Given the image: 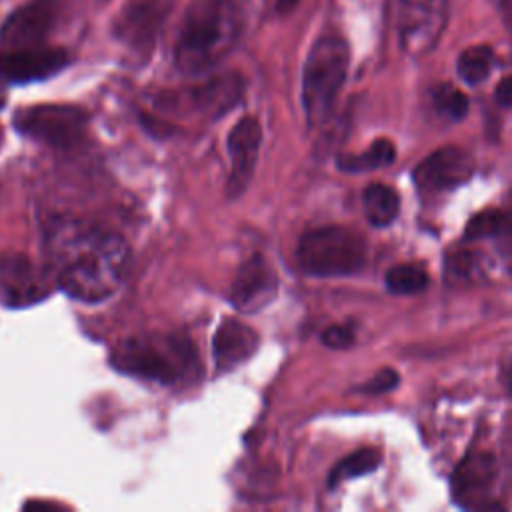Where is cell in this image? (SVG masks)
<instances>
[{"label": "cell", "instance_id": "6da1fadb", "mask_svg": "<svg viewBox=\"0 0 512 512\" xmlns=\"http://www.w3.org/2000/svg\"><path fill=\"white\" fill-rule=\"evenodd\" d=\"M44 250L52 280L82 302H102L116 294L130 268V248L122 236L78 218L54 220Z\"/></svg>", "mask_w": 512, "mask_h": 512}, {"label": "cell", "instance_id": "7a4b0ae2", "mask_svg": "<svg viewBox=\"0 0 512 512\" xmlns=\"http://www.w3.org/2000/svg\"><path fill=\"white\" fill-rule=\"evenodd\" d=\"M242 14L232 0H204L190 8L174 46V62L184 74L216 66L236 44Z\"/></svg>", "mask_w": 512, "mask_h": 512}, {"label": "cell", "instance_id": "3957f363", "mask_svg": "<svg viewBox=\"0 0 512 512\" xmlns=\"http://www.w3.org/2000/svg\"><path fill=\"white\" fill-rule=\"evenodd\" d=\"M110 362L126 376L164 386L190 382L200 372L196 348L182 334L130 336L112 348Z\"/></svg>", "mask_w": 512, "mask_h": 512}, {"label": "cell", "instance_id": "277c9868", "mask_svg": "<svg viewBox=\"0 0 512 512\" xmlns=\"http://www.w3.org/2000/svg\"><path fill=\"white\" fill-rule=\"evenodd\" d=\"M350 50L342 36L322 34L310 48L302 70V106L310 126L322 124L346 80Z\"/></svg>", "mask_w": 512, "mask_h": 512}, {"label": "cell", "instance_id": "5b68a950", "mask_svg": "<svg viewBox=\"0 0 512 512\" xmlns=\"http://www.w3.org/2000/svg\"><path fill=\"white\" fill-rule=\"evenodd\" d=\"M300 268L312 276H350L366 264V244L360 234L342 226H322L306 232L296 248Z\"/></svg>", "mask_w": 512, "mask_h": 512}, {"label": "cell", "instance_id": "8992f818", "mask_svg": "<svg viewBox=\"0 0 512 512\" xmlns=\"http://www.w3.org/2000/svg\"><path fill=\"white\" fill-rule=\"evenodd\" d=\"M386 10L402 50L412 56L436 46L448 18L446 0H386Z\"/></svg>", "mask_w": 512, "mask_h": 512}, {"label": "cell", "instance_id": "52a82bcc", "mask_svg": "<svg viewBox=\"0 0 512 512\" xmlns=\"http://www.w3.org/2000/svg\"><path fill=\"white\" fill-rule=\"evenodd\" d=\"M88 114L72 104H38L14 114V128L38 142L70 148L86 132Z\"/></svg>", "mask_w": 512, "mask_h": 512}, {"label": "cell", "instance_id": "ba28073f", "mask_svg": "<svg viewBox=\"0 0 512 512\" xmlns=\"http://www.w3.org/2000/svg\"><path fill=\"white\" fill-rule=\"evenodd\" d=\"M242 90L244 82L238 74H220L202 84L162 94L158 98V106L176 112L218 118L240 100Z\"/></svg>", "mask_w": 512, "mask_h": 512}, {"label": "cell", "instance_id": "9c48e42d", "mask_svg": "<svg viewBox=\"0 0 512 512\" xmlns=\"http://www.w3.org/2000/svg\"><path fill=\"white\" fill-rule=\"evenodd\" d=\"M498 466L496 458L488 452H470L454 468L450 478V492L462 508H498L492 502Z\"/></svg>", "mask_w": 512, "mask_h": 512}, {"label": "cell", "instance_id": "30bf717a", "mask_svg": "<svg viewBox=\"0 0 512 512\" xmlns=\"http://www.w3.org/2000/svg\"><path fill=\"white\" fill-rule=\"evenodd\" d=\"M60 10V0H30L18 6L0 26V44L8 48L40 46L52 32Z\"/></svg>", "mask_w": 512, "mask_h": 512}, {"label": "cell", "instance_id": "8fae6325", "mask_svg": "<svg viewBox=\"0 0 512 512\" xmlns=\"http://www.w3.org/2000/svg\"><path fill=\"white\" fill-rule=\"evenodd\" d=\"M70 62L66 50L28 46L10 48V52L0 54V90L10 84H26L34 80H44L60 72Z\"/></svg>", "mask_w": 512, "mask_h": 512}, {"label": "cell", "instance_id": "7c38bea8", "mask_svg": "<svg viewBox=\"0 0 512 512\" xmlns=\"http://www.w3.org/2000/svg\"><path fill=\"white\" fill-rule=\"evenodd\" d=\"M50 294V278L26 256L0 258V304L30 306Z\"/></svg>", "mask_w": 512, "mask_h": 512}, {"label": "cell", "instance_id": "4fadbf2b", "mask_svg": "<svg viewBox=\"0 0 512 512\" xmlns=\"http://www.w3.org/2000/svg\"><path fill=\"white\" fill-rule=\"evenodd\" d=\"M166 0H136L114 20V36L134 52H150L168 16Z\"/></svg>", "mask_w": 512, "mask_h": 512}, {"label": "cell", "instance_id": "5bb4252c", "mask_svg": "<svg viewBox=\"0 0 512 512\" xmlns=\"http://www.w3.org/2000/svg\"><path fill=\"white\" fill-rule=\"evenodd\" d=\"M472 172L474 160L466 150L444 146L426 156L412 170V180L422 192H444L464 184Z\"/></svg>", "mask_w": 512, "mask_h": 512}, {"label": "cell", "instance_id": "9a60e30c", "mask_svg": "<svg viewBox=\"0 0 512 512\" xmlns=\"http://www.w3.org/2000/svg\"><path fill=\"white\" fill-rule=\"evenodd\" d=\"M262 142V128L254 116L240 118L228 134L230 174L226 192L230 198H238L250 184Z\"/></svg>", "mask_w": 512, "mask_h": 512}, {"label": "cell", "instance_id": "2e32d148", "mask_svg": "<svg viewBox=\"0 0 512 512\" xmlns=\"http://www.w3.org/2000/svg\"><path fill=\"white\" fill-rule=\"evenodd\" d=\"M278 276L260 256L248 258L236 272L230 286V302L242 312H258L276 296Z\"/></svg>", "mask_w": 512, "mask_h": 512}, {"label": "cell", "instance_id": "e0dca14e", "mask_svg": "<svg viewBox=\"0 0 512 512\" xmlns=\"http://www.w3.org/2000/svg\"><path fill=\"white\" fill-rule=\"evenodd\" d=\"M258 344L260 338L254 328L236 318H224L216 328L212 340L214 366L218 368V372L232 370L238 364L246 362L256 352Z\"/></svg>", "mask_w": 512, "mask_h": 512}, {"label": "cell", "instance_id": "ac0fdd59", "mask_svg": "<svg viewBox=\"0 0 512 512\" xmlns=\"http://www.w3.org/2000/svg\"><path fill=\"white\" fill-rule=\"evenodd\" d=\"M362 202H364V212L368 222L376 228L388 226L398 216V210H400L398 194L386 184H370L364 190Z\"/></svg>", "mask_w": 512, "mask_h": 512}, {"label": "cell", "instance_id": "d6986e66", "mask_svg": "<svg viewBox=\"0 0 512 512\" xmlns=\"http://www.w3.org/2000/svg\"><path fill=\"white\" fill-rule=\"evenodd\" d=\"M396 158V148L388 138H378L368 150L360 154H346L338 158V166L344 172H366L392 164Z\"/></svg>", "mask_w": 512, "mask_h": 512}, {"label": "cell", "instance_id": "ffe728a7", "mask_svg": "<svg viewBox=\"0 0 512 512\" xmlns=\"http://www.w3.org/2000/svg\"><path fill=\"white\" fill-rule=\"evenodd\" d=\"M380 460H382V454L378 450H374V448H360V450L352 452L350 456H346L344 460H340L332 468V472L328 476V486L334 488V486H338L340 482H344L348 478H356V476L368 474V472L378 468Z\"/></svg>", "mask_w": 512, "mask_h": 512}, {"label": "cell", "instance_id": "44dd1931", "mask_svg": "<svg viewBox=\"0 0 512 512\" xmlns=\"http://www.w3.org/2000/svg\"><path fill=\"white\" fill-rule=\"evenodd\" d=\"M492 50L488 46H470L466 48L456 62V70L458 76L466 82V84H480L488 78L490 70H492Z\"/></svg>", "mask_w": 512, "mask_h": 512}, {"label": "cell", "instance_id": "7402d4cb", "mask_svg": "<svg viewBox=\"0 0 512 512\" xmlns=\"http://www.w3.org/2000/svg\"><path fill=\"white\" fill-rule=\"evenodd\" d=\"M512 224V212H504V210H484L476 216L470 218L468 226H466V240H478V238H494V236H502Z\"/></svg>", "mask_w": 512, "mask_h": 512}, {"label": "cell", "instance_id": "603a6c76", "mask_svg": "<svg viewBox=\"0 0 512 512\" xmlns=\"http://www.w3.org/2000/svg\"><path fill=\"white\" fill-rule=\"evenodd\" d=\"M384 282L392 294H416L428 286V274L416 264H398L386 272Z\"/></svg>", "mask_w": 512, "mask_h": 512}, {"label": "cell", "instance_id": "cb8c5ba5", "mask_svg": "<svg viewBox=\"0 0 512 512\" xmlns=\"http://www.w3.org/2000/svg\"><path fill=\"white\" fill-rule=\"evenodd\" d=\"M446 280L452 284H470L480 278L482 262L478 254L468 250H458L446 256Z\"/></svg>", "mask_w": 512, "mask_h": 512}, {"label": "cell", "instance_id": "d4e9b609", "mask_svg": "<svg viewBox=\"0 0 512 512\" xmlns=\"http://www.w3.org/2000/svg\"><path fill=\"white\" fill-rule=\"evenodd\" d=\"M434 106L436 110L450 118V120H462L468 112V96L458 90L452 84H440L434 88Z\"/></svg>", "mask_w": 512, "mask_h": 512}, {"label": "cell", "instance_id": "484cf974", "mask_svg": "<svg viewBox=\"0 0 512 512\" xmlns=\"http://www.w3.org/2000/svg\"><path fill=\"white\" fill-rule=\"evenodd\" d=\"M398 372L392 370V368H382L380 372H376L362 388L360 392L364 394H372V396H378V394H384V392H390L398 386Z\"/></svg>", "mask_w": 512, "mask_h": 512}, {"label": "cell", "instance_id": "4316f807", "mask_svg": "<svg viewBox=\"0 0 512 512\" xmlns=\"http://www.w3.org/2000/svg\"><path fill=\"white\" fill-rule=\"evenodd\" d=\"M322 342L328 346V348H334V350H344V348H350L354 344V332L346 326H328L322 334H320Z\"/></svg>", "mask_w": 512, "mask_h": 512}, {"label": "cell", "instance_id": "83f0119b", "mask_svg": "<svg viewBox=\"0 0 512 512\" xmlns=\"http://www.w3.org/2000/svg\"><path fill=\"white\" fill-rule=\"evenodd\" d=\"M496 102L504 108H510L512 106V76H506L500 80V84L496 86Z\"/></svg>", "mask_w": 512, "mask_h": 512}, {"label": "cell", "instance_id": "f1b7e54d", "mask_svg": "<svg viewBox=\"0 0 512 512\" xmlns=\"http://www.w3.org/2000/svg\"><path fill=\"white\" fill-rule=\"evenodd\" d=\"M500 12H502V20L512 36V0H500Z\"/></svg>", "mask_w": 512, "mask_h": 512}, {"label": "cell", "instance_id": "f546056e", "mask_svg": "<svg viewBox=\"0 0 512 512\" xmlns=\"http://www.w3.org/2000/svg\"><path fill=\"white\" fill-rule=\"evenodd\" d=\"M298 2H300V0H276V10H278L280 14H286V12H290L292 8H296Z\"/></svg>", "mask_w": 512, "mask_h": 512}, {"label": "cell", "instance_id": "4dcf8cb0", "mask_svg": "<svg viewBox=\"0 0 512 512\" xmlns=\"http://www.w3.org/2000/svg\"><path fill=\"white\" fill-rule=\"evenodd\" d=\"M506 384H508V390H510V394H512V364H510V368H508V372H506Z\"/></svg>", "mask_w": 512, "mask_h": 512}]
</instances>
